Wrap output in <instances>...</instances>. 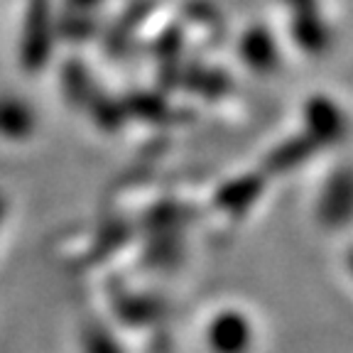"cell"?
<instances>
[{
  "label": "cell",
  "mask_w": 353,
  "mask_h": 353,
  "mask_svg": "<svg viewBox=\"0 0 353 353\" xmlns=\"http://www.w3.org/2000/svg\"><path fill=\"white\" fill-rule=\"evenodd\" d=\"M253 343L250 324L238 312H223L209 326V346L214 353H248Z\"/></svg>",
  "instance_id": "6da1fadb"
},
{
  "label": "cell",
  "mask_w": 353,
  "mask_h": 353,
  "mask_svg": "<svg viewBox=\"0 0 353 353\" xmlns=\"http://www.w3.org/2000/svg\"><path fill=\"white\" fill-rule=\"evenodd\" d=\"M88 353H121V346H116L103 334H99V336H94L88 341Z\"/></svg>",
  "instance_id": "7a4b0ae2"
}]
</instances>
